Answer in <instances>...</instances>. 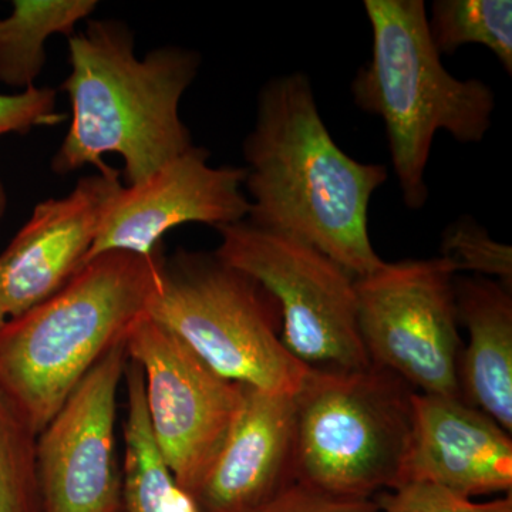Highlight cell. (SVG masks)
I'll list each match as a JSON object with an SVG mask.
<instances>
[{
    "label": "cell",
    "mask_w": 512,
    "mask_h": 512,
    "mask_svg": "<svg viewBox=\"0 0 512 512\" xmlns=\"http://www.w3.org/2000/svg\"><path fill=\"white\" fill-rule=\"evenodd\" d=\"M242 151L249 224L315 248L355 279L383 266L370 241L369 207L389 170L338 146L305 73L262 87Z\"/></svg>",
    "instance_id": "1"
},
{
    "label": "cell",
    "mask_w": 512,
    "mask_h": 512,
    "mask_svg": "<svg viewBox=\"0 0 512 512\" xmlns=\"http://www.w3.org/2000/svg\"><path fill=\"white\" fill-rule=\"evenodd\" d=\"M134 40L116 19L89 20L69 37L70 73L60 89L69 96L72 121L52 160L56 174L87 165L107 173L113 168L103 157L117 154L127 185H136L194 146L180 103L198 76L200 53L164 46L137 59Z\"/></svg>",
    "instance_id": "2"
},
{
    "label": "cell",
    "mask_w": 512,
    "mask_h": 512,
    "mask_svg": "<svg viewBox=\"0 0 512 512\" xmlns=\"http://www.w3.org/2000/svg\"><path fill=\"white\" fill-rule=\"evenodd\" d=\"M164 262L163 247L151 256H94L55 295L0 328V386L37 434L147 318Z\"/></svg>",
    "instance_id": "3"
},
{
    "label": "cell",
    "mask_w": 512,
    "mask_h": 512,
    "mask_svg": "<svg viewBox=\"0 0 512 512\" xmlns=\"http://www.w3.org/2000/svg\"><path fill=\"white\" fill-rule=\"evenodd\" d=\"M372 56L352 82L360 110L382 117L407 208L429 201L426 170L434 136L477 144L493 124L495 94L481 80L447 72L431 40L423 0H365Z\"/></svg>",
    "instance_id": "4"
},
{
    "label": "cell",
    "mask_w": 512,
    "mask_h": 512,
    "mask_svg": "<svg viewBox=\"0 0 512 512\" xmlns=\"http://www.w3.org/2000/svg\"><path fill=\"white\" fill-rule=\"evenodd\" d=\"M416 390L390 370L313 369L295 396V481L373 498L399 487Z\"/></svg>",
    "instance_id": "5"
},
{
    "label": "cell",
    "mask_w": 512,
    "mask_h": 512,
    "mask_svg": "<svg viewBox=\"0 0 512 512\" xmlns=\"http://www.w3.org/2000/svg\"><path fill=\"white\" fill-rule=\"evenodd\" d=\"M148 318L217 375L262 392L295 397L312 370L282 342L274 296L215 254L178 251L165 258Z\"/></svg>",
    "instance_id": "6"
},
{
    "label": "cell",
    "mask_w": 512,
    "mask_h": 512,
    "mask_svg": "<svg viewBox=\"0 0 512 512\" xmlns=\"http://www.w3.org/2000/svg\"><path fill=\"white\" fill-rule=\"evenodd\" d=\"M215 256L248 275L274 296L282 342L313 369L370 366L359 323L355 278L315 248L249 224L215 227Z\"/></svg>",
    "instance_id": "7"
},
{
    "label": "cell",
    "mask_w": 512,
    "mask_h": 512,
    "mask_svg": "<svg viewBox=\"0 0 512 512\" xmlns=\"http://www.w3.org/2000/svg\"><path fill=\"white\" fill-rule=\"evenodd\" d=\"M447 259L387 264L355 279L357 323L370 365L402 377L417 393L461 399V343Z\"/></svg>",
    "instance_id": "8"
},
{
    "label": "cell",
    "mask_w": 512,
    "mask_h": 512,
    "mask_svg": "<svg viewBox=\"0 0 512 512\" xmlns=\"http://www.w3.org/2000/svg\"><path fill=\"white\" fill-rule=\"evenodd\" d=\"M126 352L143 375L154 440L175 480L194 497L234 424L245 384L217 375L148 316L131 330Z\"/></svg>",
    "instance_id": "9"
},
{
    "label": "cell",
    "mask_w": 512,
    "mask_h": 512,
    "mask_svg": "<svg viewBox=\"0 0 512 512\" xmlns=\"http://www.w3.org/2000/svg\"><path fill=\"white\" fill-rule=\"evenodd\" d=\"M126 366V343H121L37 434L40 512H121L116 421Z\"/></svg>",
    "instance_id": "10"
},
{
    "label": "cell",
    "mask_w": 512,
    "mask_h": 512,
    "mask_svg": "<svg viewBox=\"0 0 512 512\" xmlns=\"http://www.w3.org/2000/svg\"><path fill=\"white\" fill-rule=\"evenodd\" d=\"M208 160L210 151L192 146L143 183L121 187L104 212L87 261L111 251L151 256L180 225L220 227L247 220L251 202L242 192L247 168L212 167Z\"/></svg>",
    "instance_id": "11"
},
{
    "label": "cell",
    "mask_w": 512,
    "mask_h": 512,
    "mask_svg": "<svg viewBox=\"0 0 512 512\" xmlns=\"http://www.w3.org/2000/svg\"><path fill=\"white\" fill-rule=\"evenodd\" d=\"M123 187L119 170L87 175L62 198L39 202L0 254V299L16 318L63 288L86 264L104 212Z\"/></svg>",
    "instance_id": "12"
},
{
    "label": "cell",
    "mask_w": 512,
    "mask_h": 512,
    "mask_svg": "<svg viewBox=\"0 0 512 512\" xmlns=\"http://www.w3.org/2000/svg\"><path fill=\"white\" fill-rule=\"evenodd\" d=\"M406 483L436 484L468 498L511 494V433L461 399L416 392L399 485Z\"/></svg>",
    "instance_id": "13"
},
{
    "label": "cell",
    "mask_w": 512,
    "mask_h": 512,
    "mask_svg": "<svg viewBox=\"0 0 512 512\" xmlns=\"http://www.w3.org/2000/svg\"><path fill=\"white\" fill-rule=\"evenodd\" d=\"M295 397L244 387L241 407L194 500L200 512H248L295 483Z\"/></svg>",
    "instance_id": "14"
},
{
    "label": "cell",
    "mask_w": 512,
    "mask_h": 512,
    "mask_svg": "<svg viewBox=\"0 0 512 512\" xmlns=\"http://www.w3.org/2000/svg\"><path fill=\"white\" fill-rule=\"evenodd\" d=\"M495 279H454L468 343L458 366L461 400L512 431V295Z\"/></svg>",
    "instance_id": "15"
},
{
    "label": "cell",
    "mask_w": 512,
    "mask_h": 512,
    "mask_svg": "<svg viewBox=\"0 0 512 512\" xmlns=\"http://www.w3.org/2000/svg\"><path fill=\"white\" fill-rule=\"evenodd\" d=\"M123 423L121 510L124 512H200L194 497L175 480L148 423L144 382L136 363L128 360Z\"/></svg>",
    "instance_id": "16"
},
{
    "label": "cell",
    "mask_w": 512,
    "mask_h": 512,
    "mask_svg": "<svg viewBox=\"0 0 512 512\" xmlns=\"http://www.w3.org/2000/svg\"><path fill=\"white\" fill-rule=\"evenodd\" d=\"M97 9L96 0H15L0 19V83L20 92L36 86L46 64L49 37L69 39Z\"/></svg>",
    "instance_id": "17"
},
{
    "label": "cell",
    "mask_w": 512,
    "mask_h": 512,
    "mask_svg": "<svg viewBox=\"0 0 512 512\" xmlns=\"http://www.w3.org/2000/svg\"><path fill=\"white\" fill-rule=\"evenodd\" d=\"M429 30L440 55H454L461 46H485L511 76V0H436Z\"/></svg>",
    "instance_id": "18"
},
{
    "label": "cell",
    "mask_w": 512,
    "mask_h": 512,
    "mask_svg": "<svg viewBox=\"0 0 512 512\" xmlns=\"http://www.w3.org/2000/svg\"><path fill=\"white\" fill-rule=\"evenodd\" d=\"M37 433L0 386V512H40Z\"/></svg>",
    "instance_id": "19"
},
{
    "label": "cell",
    "mask_w": 512,
    "mask_h": 512,
    "mask_svg": "<svg viewBox=\"0 0 512 512\" xmlns=\"http://www.w3.org/2000/svg\"><path fill=\"white\" fill-rule=\"evenodd\" d=\"M441 258L447 259L456 272L497 278L512 288V248L491 238L474 218L461 217L448 225L441 238Z\"/></svg>",
    "instance_id": "20"
},
{
    "label": "cell",
    "mask_w": 512,
    "mask_h": 512,
    "mask_svg": "<svg viewBox=\"0 0 512 512\" xmlns=\"http://www.w3.org/2000/svg\"><path fill=\"white\" fill-rule=\"evenodd\" d=\"M380 512H512V495L474 501L430 483H406L376 498Z\"/></svg>",
    "instance_id": "21"
},
{
    "label": "cell",
    "mask_w": 512,
    "mask_h": 512,
    "mask_svg": "<svg viewBox=\"0 0 512 512\" xmlns=\"http://www.w3.org/2000/svg\"><path fill=\"white\" fill-rule=\"evenodd\" d=\"M52 87H30L25 92L0 94V137L28 134L33 128L62 123L66 114L57 111Z\"/></svg>",
    "instance_id": "22"
},
{
    "label": "cell",
    "mask_w": 512,
    "mask_h": 512,
    "mask_svg": "<svg viewBox=\"0 0 512 512\" xmlns=\"http://www.w3.org/2000/svg\"><path fill=\"white\" fill-rule=\"evenodd\" d=\"M248 512H380L373 498L336 497L293 483L266 503Z\"/></svg>",
    "instance_id": "23"
},
{
    "label": "cell",
    "mask_w": 512,
    "mask_h": 512,
    "mask_svg": "<svg viewBox=\"0 0 512 512\" xmlns=\"http://www.w3.org/2000/svg\"><path fill=\"white\" fill-rule=\"evenodd\" d=\"M6 210H8V194H6L5 185L0 181V222L5 217Z\"/></svg>",
    "instance_id": "24"
},
{
    "label": "cell",
    "mask_w": 512,
    "mask_h": 512,
    "mask_svg": "<svg viewBox=\"0 0 512 512\" xmlns=\"http://www.w3.org/2000/svg\"><path fill=\"white\" fill-rule=\"evenodd\" d=\"M8 313L5 311V306H3L2 299H0V328L5 325L6 320H8Z\"/></svg>",
    "instance_id": "25"
},
{
    "label": "cell",
    "mask_w": 512,
    "mask_h": 512,
    "mask_svg": "<svg viewBox=\"0 0 512 512\" xmlns=\"http://www.w3.org/2000/svg\"><path fill=\"white\" fill-rule=\"evenodd\" d=\"M121 512H123V510H121Z\"/></svg>",
    "instance_id": "26"
}]
</instances>
